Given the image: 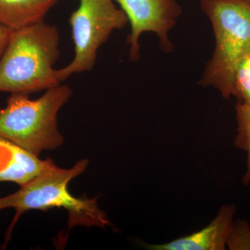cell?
Wrapping results in <instances>:
<instances>
[{"label":"cell","mask_w":250,"mask_h":250,"mask_svg":"<svg viewBox=\"0 0 250 250\" xmlns=\"http://www.w3.org/2000/svg\"><path fill=\"white\" fill-rule=\"evenodd\" d=\"M236 212L234 205L222 207L218 216L200 231L161 245H148L153 250H224Z\"/></svg>","instance_id":"cell-8"},{"label":"cell","mask_w":250,"mask_h":250,"mask_svg":"<svg viewBox=\"0 0 250 250\" xmlns=\"http://www.w3.org/2000/svg\"><path fill=\"white\" fill-rule=\"evenodd\" d=\"M245 60L246 61L247 63L248 64L250 68V53L247 54L246 57H244Z\"/></svg>","instance_id":"cell-15"},{"label":"cell","mask_w":250,"mask_h":250,"mask_svg":"<svg viewBox=\"0 0 250 250\" xmlns=\"http://www.w3.org/2000/svg\"><path fill=\"white\" fill-rule=\"evenodd\" d=\"M59 41L57 27L44 21L13 31L0 59V92L29 95L60 85Z\"/></svg>","instance_id":"cell-1"},{"label":"cell","mask_w":250,"mask_h":250,"mask_svg":"<svg viewBox=\"0 0 250 250\" xmlns=\"http://www.w3.org/2000/svg\"><path fill=\"white\" fill-rule=\"evenodd\" d=\"M13 31L14 30L0 24V59L2 57L6 47L9 45Z\"/></svg>","instance_id":"cell-13"},{"label":"cell","mask_w":250,"mask_h":250,"mask_svg":"<svg viewBox=\"0 0 250 250\" xmlns=\"http://www.w3.org/2000/svg\"><path fill=\"white\" fill-rule=\"evenodd\" d=\"M72 95L71 88L62 84L46 90L37 100H31L27 94H11L0 109V136L38 156L61 147L63 136L57 116Z\"/></svg>","instance_id":"cell-4"},{"label":"cell","mask_w":250,"mask_h":250,"mask_svg":"<svg viewBox=\"0 0 250 250\" xmlns=\"http://www.w3.org/2000/svg\"><path fill=\"white\" fill-rule=\"evenodd\" d=\"M11 195L0 197V210L11 208Z\"/></svg>","instance_id":"cell-14"},{"label":"cell","mask_w":250,"mask_h":250,"mask_svg":"<svg viewBox=\"0 0 250 250\" xmlns=\"http://www.w3.org/2000/svg\"><path fill=\"white\" fill-rule=\"evenodd\" d=\"M227 245L231 250H250V229L246 222H233Z\"/></svg>","instance_id":"cell-12"},{"label":"cell","mask_w":250,"mask_h":250,"mask_svg":"<svg viewBox=\"0 0 250 250\" xmlns=\"http://www.w3.org/2000/svg\"><path fill=\"white\" fill-rule=\"evenodd\" d=\"M115 0H80L76 11L70 16L75 57L68 65L57 70L61 82L74 74L90 71L96 62L98 49L112 33L123 29L129 22Z\"/></svg>","instance_id":"cell-5"},{"label":"cell","mask_w":250,"mask_h":250,"mask_svg":"<svg viewBox=\"0 0 250 250\" xmlns=\"http://www.w3.org/2000/svg\"><path fill=\"white\" fill-rule=\"evenodd\" d=\"M236 121L238 125L234 144L236 147L246 151L248 154L247 171L242 182L246 186L250 183V105L237 103Z\"/></svg>","instance_id":"cell-10"},{"label":"cell","mask_w":250,"mask_h":250,"mask_svg":"<svg viewBox=\"0 0 250 250\" xmlns=\"http://www.w3.org/2000/svg\"><path fill=\"white\" fill-rule=\"evenodd\" d=\"M88 166V159H82L71 168H59L57 166L21 187L11 194V208L16 215L6 233V243L21 215L30 210L46 211L52 208H64L68 213L69 228L75 226H109L107 215L99 208L97 198L73 196L68 190V184L83 173Z\"/></svg>","instance_id":"cell-3"},{"label":"cell","mask_w":250,"mask_h":250,"mask_svg":"<svg viewBox=\"0 0 250 250\" xmlns=\"http://www.w3.org/2000/svg\"><path fill=\"white\" fill-rule=\"evenodd\" d=\"M239 103L250 105V68L242 59L235 76V96Z\"/></svg>","instance_id":"cell-11"},{"label":"cell","mask_w":250,"mask_h":250,"mask_svg":"<svg viewBox=\"0 0 250 250\" xmlns=\"http://www.w3.org/2000/svg\"><path fill=\"white\" fill-rule=\"evenodd\" d=\"M127 17L131 25L128 38L129 59L134 62L140 58V37L144 32H152L159 39L161 48L172 52L173 45L169 32L180 16L181 8L176 0H115Z\"/></svg>","instance_id":"cell-6"},{"label":"cell","mask_w":250,"mask_h":250,"mask_svg":"<svg viewBox=\"0 0 250 250\" xmlns=\"http://www.w3.org/2000/svg\"><path fill=\"white\" fill-rule=\"evenodd\" d=\"M54 166L52 159L42 160L0 136V182H13L22 187Z\"/></svg>","instance_id":"cell-7"},{"label":"cell","mask_w":250,"mask_h":250,"mask_svg":"<svg viewBox=\"0 0 250 250\" xmlns=\"http://www.w3.org/2000/svg\"><path fill=\"white\" fill-rule=\"evenodd\" d=\"M214 31V52L200 81L224 98L235 96V76L240 62L250 53V2L248 0H200Z\"/></svg>","instance_id":"cell-2"},{"label":"cell","mask_w":250,"mask_h":250,"mask_svg":"<svg viewBox=\"0 0 250 250\" xmlns=\"http://www.w3.org/2000/svg\"><path fill=\"white\" fill-rule=\"evenodd\" d=\"M248 1H249V2H250V0H248Z\"/></svg>","instance_id":"cell-16"},{"label":"cell","mask_w":250,"mask_h":250,"mask_svg":"<svg viewBox=\"0 0 250 250\" xmlns=\"http://www.w3.org/2000/svg\"><path fill=\"white\" fill-rule=\"evenodd\" d=\"M58 0H0V24L18 30L43 22Z\"/></svg>","instance_id":"cell-9"}]
</instances>
